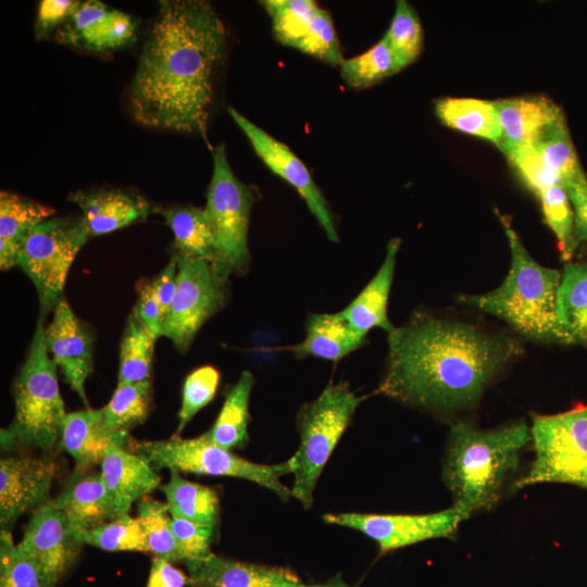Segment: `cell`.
<instances>
[{
    "instance_id": "17",
    "label": "cell",
    "mask_w": 587,
    "mask_h": 587,
    "mask_svg": "<svg viewBox=\"0 0 587 587\" xmlns=\"http://www.w3.org/2000/svg\"><path fill=\"white\" fill-rule=\"evenodd\" d=\"M48 352L71 389L87 404L85 383L92 371V338L65 299L53 310L45 327Z\"/></svg>"
},
{
    "instance_id": "40",
    "label": "cell",
    "mask_w": 587,
    "mask_h": 587,
    "mask_svg": "<svg viewBox=\"0 0 587 587\" xmlns=\"http://www.w3.org/2000/svg\"><path fill=\"white\" fill-rule=\"evenodd\" d=\"M84 542L105 551L148 552L147 539L137 517L118 515L83 535Z\"/></svg>"
},
{
    "instance_id": "49",
    "label": "cell",
    "mask_w": 587,
    "mask_h": 587,
    "mask_svg": "<svg viewBox=\"0 0 587 587\" xmlns=\"http://www.w3.org/2000/svg\"><path fill=\"white\" fill-rule=\"evenodd\" d=\"M176 262L172 257L166 267L157 277L149 282L165 320L168 315L176 292Z\"/></svg>"
},
{
    "instance_id": "5",
    "label": "cell",
    "mask_w": 587,
    "mask_h": 587,
    "mask_svg": "<svg viewBox=\"0 0 587 587\" xmlns=\"http://www.w3.org/2000/svg\"><path fill=\"white\" fill-rule=\"evenodd\" d=\"M55 364L46 346L42 317L14 383L15 414L1 429V448H37L46 453L60 442L67 413L60 392Z\"/></svg>"
},
{
    "instance_id": "9",
    "label": "cell",
    "mask_w": 587,
    "mask_h": 587,
    "mask_svg": "<svg viewBox=\"0 0 587 587\" xmlns=\"http://www.w3.org/2000/svg\"><path fill=\"white\" fill-rule=\"evenodd\" d=\"M89 237L82 216L53 217L35 226L22 242L16 266L33 282L42 314L63 299L68 271Z\"/></svg>"
},
{
    "instance_id": "4",
    "label": "cell",
    "mask_w": 587,
    "mask_h": 587,
    "mask_svg": "<svg viewBox=\"0 0 587 587\" xmlns=\"http://www.w3.org/2000/svg\"><path fill=\"white\" fill-rule=\"evenodd\" d=\"M511 252L502 284L482 295H462L459 302L494 315L515 332L544 344L572 345L559 316L561 273L535 261L507 221L499 215Z\"/></svg>"
},
{
    "instance_id": "30",
    "label": "cell",
    "mask_w": 587,
    "mask_h": 587,
    "mask_svg": "<svg viewBox=\"0 0 587 587\" xmlns=\"http://www.w3.org/2000/svg\"><path fill=\"white\" fill-rule=\"evenodd\" d=\"M159 489L164 494L173 517L217 524L220 498L213 488L185 479L179 472L171 470L168 482Z\"/></svg>"
},
{
    "instance_id": "31",
    "label": "cell",
    "mask_w": 587,
    "mask_h": 587,
    "mask_svg": "<svg viewBox=\"0 0 587 587\" xmlns=\"http://www.w3.org/2000/svg\"><path fill=\"white\" fill-rule=\"evenodd\" d=\"M559 316L572 345L587 349V263L567 262L561 274Z\"/></svg>"
},
{
    "instance_id": "41",
    "label": "cell",
    "mask_w": 587,
    "mask_h": 587,
    "mask_svg": "<svg viewBox=\"0 0 587 587\" xmlns=\"http://www.w3.org/2000/svg\"><path fill=\"white\" fill-rule=\"evenodd\" d=\"M0 587H46L34 561L7 529L0 530Z\"/></svg>"
},
{
    "instance_id": "46",
    "label": "cell",
    "mask_w": 587,
    "mask_h": 587,
    "mask_svg": "<svg viewBox=\"0 0 587 587\" xmlns=\"http://www.w3.org/2000/svg\"><path fill=\"white\" fill-rule=\"evenodd\" d=\"M79 1L42 0L38 3L35 37L41 40L55 32L73 13Z\"/></svg>"
},
{
    "instance_id": "37",
    "label": "cell",
    "mask_w": 587,
    "mask_h": 587,
    "mask_svg": "<svg viewBox=\"0 0 587 587\" xmlns=\"http://www.w3.org/2000/svg\"><path fill=\"white\" fill-rule=\"evenodd\" d=\"M384 38L400 71L420 57L423 49V29L415 9L408 1L396 2L395 14Z\"/></svg>"
},
{
    "instance_id": "2",
    "label": "cell",
    "mask_w": 587,
    "mask_h": 587,
    "mask_svg": "<svg viewBox=\"0 0 587 587\" xmlns=\"http://www.w3.org/2000/svg\"><path fill=\"white\" fill-rule=\"evenodd\" d=\"M226 48V29L209 2L161 1L129 87L135 121L205 136L213 78Z\"/></svg>"
},
{
    "instance_id": "44",
    "label": "cell",
    "mask_w": 587,
    "mask_h": 587,
    "mask_svg": "<svg viewBox=\"0 0 587 587\" xmlns=\"http://www.w3.org/2000/svg\"><path fill=\"white\" fill-rule=\"evenodd\" d=\"M504 155L522 182L536 196L552 186H562L558 176L549 168L535 146L514 148L505 151Z\"/></svg>"
},
{
    "instance_id": "18",
    "label": "cell",
    "mask_w": 587,
    "mask_h": 587,
    "mask_svg": "<svg viewBox=\"0 0 587 587\" xmlns=\"http://www.w3.org/2000/svg\"><path fill=\"white\" fill-rule=\"evenodd\" d=\"M185 563L189 587H299L302 583L288 569L238 561L213 552Z\"/></svg>"
},
{
    "instance_id": "11",
    "label": "cell",
    "mask_w": 587,
    "mask_h": 587,
    "mask_svg": "<svg viewBox=\"0 0 587 587\" xmlns=\"http://www.w3.org/2000/svg\"><path fill=\"white\" fill-rule=\"evenodd\" d=\"M176 292L163 336L186 351L201 326L227 301L228 273L207 260L175 249Z\"/></svg>"
},
{
    "instance_id": "6",
    "label": "cell",
    "mask_w": 587,
    "mask_h": 587,
    "mask_svg": "<svg viewBox=\"0 0 587 587\" xmlns=\"http://www.w3.org/2000/svg\"><path fill=\"white\" fill-rule=\"evenodd\" d=\"M361 401L347 383H329L300 410V444L288 461L294 475L291 497L304 509L311 508L317 479Z\"/></svg>"
},
{
    "instance_id": "21",
    "label": "cell",
    "mask_w": 587,
    "mask_h": 587,
    "mask_svg": "<svg viewBox=\"0 0 587 587\" xmlns=\"http://www.w3.org/2000/svg\"><path fill=\"white\" fill-rule=\"evenodd\" d=\"M501 137L497 145L504 153L534 146L544 130L565 117L562 109L544 96H527L495 101Z\"/></svg>"
},
{
    "instance_id": "16",
    "label": "cell",
    "mask_w": 587,
    "mask_h": 587,
    "mask_svg": "<svg viewBox=\"0 0 587 587\" xmlns=\"http://www.w3.org/2000/svg\"><path fill=\"white\" fill-rule=\"evenodd\" d=\"M57 473L48 458L5 457L0 461V525L10 530L25 512L49 502Z\"/></svg>"
},
{
    "instance_id": "26",
    "label": "cell",
    "mask_w": 587,
    "mask_h": 587,
    "mask_svg": "<svg viewBox=\"0 0 587 587\" xmlns=\"http://www.w3.org/2000/svg\"><path fill=\"white\" fill-rule=\"evenodd\" d=\"M54 210L9 191L0 193V268L16 266L20 247L29 232Z\"/></svg>"
},
{
    "instance_id": "19",
    "label": "cell",
    "mask_w": 587,
    "mask_h": 587,
    "mask_svg": "<svg viewBox=\"0 0 587 587\" xmlns=\"http://www.w3.org/2000/svg\"><path fill=\"white\" fill-rule=\"evenodd\" d=\"M100 466L117 516L129 513L134 502L160 487V476L149 459L123 445H112Z\"/></svg>"
},
{
    "instance_id": "35",
    "label": "cell",
    "mask_w": 587,
    "mask_h": 587,
    "mask_svg": "<svg viewBox=\"0 0 587 587\" xmlns=\"http://www.w3.org/2000/svg\"><path fill=\"white\" fill-rule=\"evenodd\" d=\"M137 512L146 535L148 552L172 563L182 561L172 529L168 504L146 496L138 501Z\"/></svg>"
},
{
    "instance_id": "33",
    "label": "cell",
    "mask_w": 587,
    "mask_h": 587,
    "mask_svg": "<svg viewBox=\"0 0 587 587\" xmlns=\"http://www.w3.org/2000/svg\"><path fill=\"white\" fill-rule=\"evenodd\" d=\"M534 146L564 189L587 183L565 117L547 127Z\"/></svg>"
},
{
    "instance_id": "23",
    "label": "cell",
    "mask_w": 587,
    "mask_h": 587,
    "mask_svg": "<svg viewBox=\"0 0 587 587\" xmlns=\"http://www.w3.org/2000/svg\"><path fill=\"white\" fill-rule=\"evenodd\" d=\"M400 239L389 240L385 259L362 291L340 314L357 332L366 336L373 328H382L388 334L395 329L389 321L388 299L392 285Z\"/></svg>"
},
{
    "instance_id": "45",
    "label": "cell",
    "mask_w": 587,
    "mask_h": 587,
    "mask_svg": "<svg viewBox=\"0 0 587 587\" xmlns=\"http://www.w3.org/2000/svg\"><path fill=\"white\" fill-rule=\"evenodd\" d=\"M172 529L182 561L202 559L211 552L215 526L172 516Z\"/></svg>"
},
{
    "instance_id": "38",
    "label": "cell",
    "mask_w": 587,
    "mask_h": 587,
    "mask_svg": "<svg viewBox=\"0 0 587 587\" xmlns=\"http://www.w3.org/2000/svg\"><path fill=\"white\" fill-rule=\"evenodd\" d=\"M262 4L272 18L276 40L291 48L307 34L320 10L312 0H266Z\"/></svg>"
},
{
    "instance_id": "3",
    "label": "cell",
    "mask_w": 587,
    "mask_h": 587,
    "mask_svg": "<svg viewBox=\"0 0 587 587\" xmlns=\"http://www.w3.org/2000/svg\"><path fill=\"white\" fill-rule=\"evenodd\" d=\"M532 441L524 421L483 430L458 422L451 426L442 479L463 521L491 508L507 478L516 471L521 452Z\"/></svg>"
},
{
    "instance_id": "32",
    "label": "cell",
    "mask_w": 587,
    "mask_h": 587,
    "mask_svg": "<svg viewBox=\"0 0 587 587\" xmlns=\"http://www.w3.org/2000/svg\"><path fill=\"white\" fill-rule=\"evenodd\" d=\"M151 382L117 384L110 401L101 409L105 428L127 437L130 429L142 424L150 412Z\"/></svg>"
},
{
    "instance_id": "7",
    "label": "cell",
    "mask_w": 587,
    "mask_h": 587,
    "mask_svg": "<svg viewBox=\"0 0 587 587\" xmlns=\"http://www.w3.org/2000/svg\"><path fill=\"white\" fill-rule=\"evenodd\" d=\"M132 448L147 457L155 470L242 478L267 488L284 501L291 497L290 489L279 479L291 472L288 460L278 464L254 463L210 441L204 434L195 438L175 434L163 440L134 441Z\"/></svg>"
},
{
    "instance_id": "36",
    "label": "cell",
    "mask_w": 587,
    "mask_h": 587,
    "mask_svg": "<svg viewBox=\"0 0 587 587\" xmlns=\"http://www.w3.org/2000/svg\"><path fill=\"white\" fill-rule=\"evenodd\" d=\"M339 66L346 84L357 89L370 87L400 71L384 37L363 53L344 59Z\"/></svg>"
},
{
    "instance_id": "39",
    "label": "cell",
    "mask_w": 587,
    "mask_h": 587,
    "mask_svg": "<svg viewBox=\"0 0 587 587\" xmlns=\"http://www.w3.org/2000/svg\"><path fill=\"white\" fill-rule=\"evenodd\" d=\"M545 221L554 234L563 261L569 262L577 245L574 237V214L563 186H552L537 195Z\"/></svg>"
},
{
    "instance_id": "20",
    "label": "cell",
    "mask_w": 587,
    "mask_h": 587,
    "mask_svg": "<svg viewBox=\"0 0 587 587\" xmlns=\"http://www.w3.org/2000/svg\"><path fill=\"white\" fill-rule=\"evenodd\" d=\"M68 199L80 209L90 236L141 222L154 212V205L143 197L120 189L76 191Z\"/></svg>"
},
{
    "instance_id": "50",
    "label": "cell",
    "mask_w": 587,
    "mask_h": 587,
    "mask_svg": "<svg viewBox=\"0 0 587 587\" xmlns=\"http://www.w3.org/2000/svg\"><path fill=\"white\" fill-rule=\"evenodd\" d=\"M574 214V237L577 247L587 241V183L565 189Z\"/></svg>"
},
{
    "instance_id": "25",
    "label": "cell",
    "mask_w": 587,
    "mask_h": 587,
    "mask_svg": "<svg viewBox=\"0 0 587 587\" xmlns=\"http://www.w3.org/2000/svg\"><path fill=\"white\" fill-rule=\"evenodd\" d=\"M365 337L351 327L340 312L311 314L304 339L285 349L299 358L310 355L336 362L362 347Z\"/></svg>"
},
{
    "instance_id": "24",
    "label": "cell",
    "mask_w": 587,
    "mask_h": 587,
    "mask_svg": "<svg viewBox=\"0 0 587 587\" xmlns=\"http://www.w3.org/2000/svg\"><path fill=\"white\" fill-rule=\"evenodd\" d=\"M125 442L127 437L105 428L101 409H86L67 413L59 445L75 460L77 470H89L101 464L112 445Z\"/></svg>"
},
{
    "instance_id": "28",
    "label": "cell",
    "mask_w": 587,
    "mask_h": 587,
    "mask_svg": "<svg viewBox=\"0 0 587 587\" xmlns=\"http://www.w3.org/2000/svg\"><path fill=\"white\" fill-rule=\"evenodd\" d=\"M435 113L447 127L498 145L501 129L495 101L445 97L436 101Z\"/></svg>"
},
{
    "instance_id": "13",
    "label": "cell",
    "mask_w": 587,
    "mask_h": 587,
    "mask_svg": "<svg viewBox=\"0 0 587 587\" xmlns=\"http://www.w3.org/2000/svg\"><path fill=\"white\" fill-rule=\"evenodd\" d=\"M64 512L51 501L34 510L18 547L34 561L46 587H57L84 545Z\"/></svg>"
},
{
    "instance_id": "34",
    "label": "cell",
    "mask_w": 587,
    "mask_h": 587,
    "mask_svg": "<svg viewBox=\"0 0 587 587\" xmlns=\"http://www.w3.org/2000/svg\"><path fill=\"white\" fill-rule=\"evenodd\" d=\"M155 339L133 312L121 342L117 384L150 380Z\"/></svg>"
},
{
    "instance_id": "14",
    "label": "cell",
    "mask_w": 587,
    "mask_h": 587,
    "mask_svg": "<svg viewBox=\"0 0 587 587\" xmlns=\"http://www.w3.org/2000/svg\"><path fill=\"white\" fill-rule=\"evenodd\" d=\"M228 113L263 163L299 192L327 238L337 242L339 237L328 203L304 163L284 142L272 137L234 108L229 107Z\"/></svg>"
},
{
    "instance_id": "47",
    "label": "cell",
    "mask_w": 587,
    "mask_h": 587,
    "mask_svg": "<svg viewBox=\"0 0 587 587\" xmlns=\"http://www.w3.org/2000/svg\"><path fill=\"white\" fill-rule=\"evenodd\" d=\"M143 325L158 338L163 336L165 316L158 303L150 283L142 285L133 311Z\"/></svg>"
},
{
    "instance_id": "51",
    "label": "cell",
    "mask_w": 587,
    "mask_h": 587,
    "mask_svg": "<svg viewBox=\"0 0 587 587\" xmlns=\"http://www.w3.org/2000/svg\"><path fill=\"white\" fill-rule=\"evenodd\" d=\"M299 587H353L349 584H347L340 575H337L335 576L334 578L325 582V583H321V584H311V585H307V584H303L301 583Z\"/></svg>"
},
{
    "instance_id": "15",
    "label": "cell",
    "mask_w": 587,
    "mask_h": 587,
    "mask_svg": "<svg viewBox=\"0 0 587 587\" xmlns=\"http://www.w3.org/2000/svg\"><path fill=\"white\" fill-rule=\"evenodd\" d=\"M136 20L101 1H79L55 30V41L88 52L105 53L130 46L137 38Z\"/></svg>"
},
{
    "instance_id": "27",
    "label": "cell",
    "mask_w": 587,
    "mask_h": 587,
    "mask_svg": "<svg viewBox=\"0 0 587 587\" xmlns=\"http://www.w3.org/2000/svg\"><path fill=\"white\" fill-rule=\"evenodd\" d=\"M163 215L173 232L176 250L207 260L227 272L222 265L216 236L204 209L178 204L167 208Z\"/></svg>"
},
{
    "instance_id": "29",
    "label": "cell",
    "mask_w": 587,
    "mask_h": 587,
    "mask_svg": "<svg viewBox=\"0 0 587 587\" xmlns=\"http://www.w3.org/2000/svg\"><path fill=\"white\" fill-rule=\"evenodd\" d=\"M253 384L252 373L243 371L229 389L213 426L204 433L210 441L226 449L242 448L247 445L249 401Z\"/></svg>"
},
{
    "instance_id": "48",
    "label": "cell",
    "mask_w": 587,
    "mask_h": 587,
    "mask_svg": "<svg viewBox=\"0 0 587 587\" xmlns=\"http://www.w3.org/2000/svg\"><path fill=\"white\" fill-rule=\"evenodd\" d=\"M190 578L172 562L153 557L146 587H187Z\"/></svg>"
},
{
    "instance_id": "43",
    "label": "cell",
    "mask_w": 587,
    "mask_h": 587,
    "mask_svg": "<svg viewBox=\"0 0 587 587\" xmlns=\"http://www.w3.org/2000/svg\"><path fill=\"white\" fill-rule=\"evenodd\" d=\"M295 49L330 65H340L344 60L332 16L321 8Z\"/></svg>"
},
{
    "instance_id": "42",
    "label": "cell",
    "mask_w": 587,
    "mask_h": 587,
    "mask_svg": "<svg viewBox=\"0 0 587 587\" xmlns=\"http://www.w3.org/2000/svg\"><path fill=\"white\" fill-rule=\"evenodd\" d=\"M220 383L218 371L210 365L191 372L183 386L176 434L179 435L191 419L214 398Z\"/></svg>"
},
{
    "instance_id": "10",
    "label": "cell",
    "mask_w": 587,
    "mask_h": 587,
    "mask_svg": "<svg viewBox=\"0 0 587 587\" xmlns=\"http://www.w3.org/2000/svg\"><path fill=\"white\" fill-rule=\"evenodd\" d=\"M213 172L207 190L204 211L214 229L222 265L240 274L250 260L248 230L255 195L234 174L224 145L212 150Z\"/></svg>"
},
{
    "instance_id": "1",
    "label": "cell",
    "mask_w": 587,
    "mask_h": 587,
    "mask_svg": "<svg viewBox=\"0 0 587 587\" xmlns=\"http://www.w3.org/2000/svg\"><path fill=\"white\" fill-rule=\"evenodd\" d=\"M520 341L475 325L416 311L388 334V358L376 392L440 414L474 407Z\"/></svg>"
},
{
    "instance_id": "8",
    "label": "cell",
    "mask_w": 587,
    "mask_h": 587,
    "mask_svg": "<svg viewBox=\"0 0 587 587\" xmlns=\"http://www.w3.org/2000/svg\"><path fill=\"white\" fill-rule=\"evenodd\" d=\"M535 459L515 482L521 489L539 483H564L587 489V405L552 415H533Z\"/></svg>"
},
{
    "instance_id": "22",
    "label": "cell",
    "mask_w": 587,
    "mask_h": 587,
    "mask_svg": "<svg viewBox=\"0 0 587 587\" xmlns=\"http://www.w3.org/2000/svg\"><path fill=\"white\" fill-rule=\"evenodd\" d=\"M50 501L82 535L117 516L100 472L76 469L61 494Z\"/></svg>"
},
{
    "instance_id": "12",
    "label": "cell",
    "mask_w": 587,
    "mask_h": 587,
    "mask_svg": "<svg viewBox=\"0 0 587 587\" xmlns=\"http://www.w3.org/2000/svg\"><path fill=\"white\" fill-rule=\"evenodd\" d=\"M323 520L364 534L377 542L380 554L429 539L451 537L463 521L453 507L428 514L327 513Z\"/></svg>"
}]
</instances>
